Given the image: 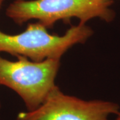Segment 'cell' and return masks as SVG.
Returning a JSON list of instances; mask_svg holds the SVG:
<instances>
[{"instance_id": "obj_1", "label": "cell", "mask_w": 120, "mask_h": 120, "mask_svg": "<svg viewBox=\"0 0 120 120\" xmlns=\"http://www.w3.org/2000/svg\"><path fill=\"white\" fill-rule=\"evenodd\" d=\"M113 3V0H15L5 15L17 25L37 19L47 28L73 17L79 19L82 25L94 18L109 23L116 17Z\"/></svg>"}, {"instance_id": "obj_2", "label": "cell", "mask_w": 120, "mask_h": 120, "mask_svg": "<svg viewBox=\"0 0 120 120\" xmlns=\"http://www.w3.org/2000/svg\"><path fill=\"white\" fill-rule=\"evenodd\" d=\"M94 34L86 24L71 26L64 35L50 34L40 22L29 23L20 34L10 35L0 31V52L22 56L34 61L58 59L71 47L84 43Z\"/></svg>"}, {"instance_id": "obj_3", "label": "cell", "mask_w": 120, "mask_h": 120, "mask_svg": "<svg viewBox=\"0 0 120 120\" xmlns=\"http://www.w3.org/2000/svg\"><path fill=\"white\" fill-rule=\"evenodd\" d=\"M16 61L0 56V86L13 90L23 100L27 111L39 107L56 86L60 60L34 61L17 56Z\"/></svg>"}, {"instance_id": "obj_4", "label": "cell", "mask_w": 120, "mask_h": 120, "mask_svg": "<svg viewBox=\"0 0 120 120\" xmlns=\"http://www.w3.org/2000/svg\"><path fill=\"white\" fill-rule=\"evenodd\" d=\"M120 109L109 101L84 100L65 94L56 86L39 107L19 113L15 120H109Z\"/></svg>"}, {"instance_id": "obj_5", "label": "cell", "mask_w": 120, "mask_h": 120, "mask_svg": "<svg viewBox=\"0 0 120 120\" xmlns=\"http://www.w3.org/2000/svg\"><path fill=\"white\" fill-rule=\"evenodd\" d=\"M116 116H117V117H116V120H120V112Z\"/></svg>"}, {"instance_id": "obj_6", "label": "cell", "mask_w": 120, "mask_h": 120, "mask_svg": "<svg viewBox=\"0 0 120 120\" xmlns=\"http://www.w3.org/2000/svg\"><path fill=\"white\" fill-rule=\"evenodd\" d=\"M4 1V0H0V8H1V7L2 4H3Z\"/></svg>"}, {"instance_id": "obj_7", "label": "cell", "mask_w": 120, "mask_h": 120, "mask_svg": "<svg viewBox=\"0 0 120 120\" xmlns=\"http://www.w3.org/2000/svg\"><path fill=\"white\" fill-rule=\"evenodd\" d=\"M0 107H1V103H0Z\"/></svg>"}]
</instances>
